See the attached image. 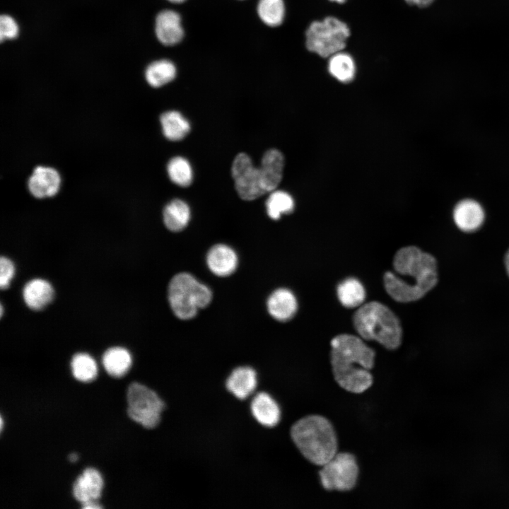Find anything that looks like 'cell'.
<instances>
[{"mask_svg":"<svg viewBox=\"0 0 509 509\" xmlns=\"http://www.w3.org/2000/svg\"><path fill=\"white\" fill-rule=\"evenodd\" d=\"M266 208L268 216L273 220H278L282 214L293 212L294 201L288 193L274 190L266 201Z\"/></svg>","mask_w":509,"mask_h":509,"instance_id":"cell-26","label":"cell"},{"mask_svg":"<svg viewBox=\"0 0 509 509\" xmlns=\"http://www.w3.org/2000/svg\"><path fill=\"white\" fill-rule=\"evenodd\" d=\"M358 70L354 57L346 50L339 52L327 59V71L337 81L349 83L354 80Z\"/></svg>","mask_w":509,"mask_h":509,"instance_id":"cell-18","label":"cell"},{"mask_svg":"<svg viewBox=\"0 0 509 509\" xmlns=\"http://www.w3.org/2000/svg\"><path fill=\"white\" fill-rule=\"evenodd\" d=\"M127 414L146 428H155L160 420L164 403L158 395L146 386L131 383L127 390Z\"/></svg>","mask_w":509,"mask_h":509,"instance_id":"cell-7","label":"cell"},{"mask_svg":"<svg viewBox=\"0 0 509 509\" xmlns=\"http://www.w3.org/2000/svg\"><path fill=\"white\" fill-rule=\"evenodd\" d=\"M77 455L75 453H72L69 455V460L71 462H75L77 460Z\"/></svg>","mask_w":509,"mask_h":509,"instance_id":"cell-35","label":"cell"},{"mask_svg":"<svg viewBox=\"0 0 509 509\" xmlns=\"http://www.w3.org/2000/svg\"><path fill=\"white\" fill-rule=\"evenodd\" d=\"M319 476L327 491H348L356 485L359 468L355 456L349 452H337L322 466Z\"/></svg>","mask_w":509,"mask_h":509,"instance_id":"cell-9","label":"cell"},{"mask_svg":"<svg viewBox=\"0 0 509 509\" xmlns=\"http://www.w3.org/2000/svg\"><path fill=\"white\" fill-rule=\"evenodd\" d=\"M212 296L206 285L187 272L175 275L168 289L171 310L177 317L183 320L192 319L199 310L208 306Z\"/></svg>","mask_w":509,"mask_h":509,"instance_id":"cell-6","label":"cell"},{"mask_svg":"<svg viewBox=\"0 0 509 509\" xmlns=\"http://www.w3.org/2000/svg\"><path fill=\"white\" fill-rule=\"evenodd\" d=\"M160 122L165 137L170 141H180L190 131L188 120L175 110L163 112L160 117Z\"/></svg>","mask_w":509,"mask_h":509,"instance_id":"cell-21","label":"cell"},{"mask_svg":"<svg viewBox=\"0 0 509 509\" xmlns=\"http://www.w3.org/2000/svg\"><path fill=\"white\" fill-rule=\"evenodd\" d=\"M257 385V373L249 366L234 369L226 382L228 390L240 399L247 398L255 390Z\"/></svg>","mask_w":509,"mask_h":509,"instance_id":"cell-17","label":"cell"},{"mask_svg":"<svg viewBox=\"0 0 509 509\" xmlns=\"http://www.w3.org/2000/svg\"><path fill=\"white\" fill-rule=\"evenodd\" d=\"M267 310L276 320L286 322L297 312L298 303L294 294L288 289L280 288L273 291L267 301Z\"/></svg>","mask_w":509,"mask_h":509,"instance_id":"cell-15","label":"cell"},{"mask_svg":"<svg viewBox=\"0 0 509 509\" xmlns=\"http://www.w3.org/2000/svg\"><path fill=\"white\" fill-rule=\"evenodd\" d=\"M231 171L235 189L243 200L252 201L270 192L264 168L255 167L245 153L235 156Z\"/></svg>","mask_w":509,"mask_h":509,"instance_id":"cell-8","label":"cell"},{"mask_svg":"<svg viewBox=\"0 0 509 509\" xmlns=\"http://www.w3.org/2000/svg\"><path fill=\"white\" fill-rule=\"evenodd\" d=\"M60 183V175L54 168L37 166L28 179V187L33 196L42 199L55 195Z\"/></svg>","mask_w":509,"mask_h":509,"instance_id":"cell-11","label":"cell"},{"mask_svg":"<svg viewBox=\"0 0 509 509\" xmlns=\"http://www.w3.org/2000/svg\"><path fill=\"white\" fill-rule=\"evenodd\" d=\"M71 368L74 378L81 382H90L97 375L98 368L95 360L84 353L73 356Z\"/></svg>","mask_w":509,"mask_h":509,"instance_id":"cell-28","label":"cell"},{"mask_svg":"<svg viewBox=\"0 0 509 509\" xmlns=\"http://www.w3.org/2000/svg\"><path fill=\"white\" fill-rule=\"evenodd\" d=\"M163 216L164 224L169 230L180 232L187 227L190 220V209L185 201L175 199L165 206Z\"/></svg>","mask_w":509,"mask_h":509,"instance_id":"cell-20","label":"cell"},{"mask_svg":"<svg viewBox=\"0 0 509 509\" xmlns=\"http://www.w3.org/2000/svg\"><path fill=\"white\" fill-rule=\"evenodd\" d=\"M103 481L98 470L87 468L73 485L74 498L82 504L95 501L101 496Z\"/></svg>","mask_w":509,"mask_h":509,"instance_id":"cell-14","label":"cell"},{"mask_svg":"<svg viewBox=\"0 0 509 509\" xmlns=\"http://www.w3.org/2000/svg\"><path fill=\"white\" fill-rule=\"evenodd\" d=\"M404 2L411 6L420 8H427L432 5L435 0H404Z\"/></svg>","mask_w":509,"mask_h":509,"instance_id":"cell-31","label":"cell"},{"mask_svg":"<svg viewBox=\"0 0 509 509\" xmlns=\"http://www.w3.org/2000/svg\"><path fill=\"white\" fill-rule=\"evenodd\" d=\"M250 409L252 416L261 425L266 427L276 426L281 419V409L278 403L267 392L255 395Z\"/></svg>","mask_w":509,"mask_h":509,"instance_id":"cell-16","label":"cell"},{"mask_svg":"<svg viewBox=\"0 0 509 509\" xmlns=\"http://www.w3.org/2000/svg\"><path fill=\"white\" fill-rule=\"evenodd\" d=\"M337 293L341 305L349 308L360 307L365 298L363 286L355 278L341 281L337 286Z\"/></svg>","mask_w":509,"mask_h":509,"instance_id":"cell-24","label":"cell"},{"mask_svg":"<svg viewBox=\"0 0 509 509\" xmlns=\"http://www.w3.org/2000/svg\"><path fill=\"white\" fill-rule=\"evenodd\" d=\"M177 74L175 65L168 59H159L151 63L145 71L148 83L154 88L163 86L172 81Z\"/></svg>","mask_w":509,"mask_h":509,"instance_id":"cell-23","label":"cell"},{"mask_svg":"<svg viewBox=\"0 0 509 509\" xmlns=\"http://www.w3.org/2000/svg\"><path fill=\"white\" fill-rule=\"evenodd\" d=\"M2 426H3V421H2V418H1V429H2Z\"/></svg>","mask_w":509,"mask_h":509,"instance_id":"cell-37","label":"cell"},{"mask_svg":"<svg viewBox=\"0 0 509 509\" xmlns=\"http://www.w3.org/2000/svg\"><path fill=\"white\" fill-rule=\"evenodd\" d=\"M23 296L28 308L34 310H39L52 301L54 297V289L46 280L35 279L25 284Z\"/></svg>","mask_w":509,"mask_h":509,"instance_id":"cell-19","label":"cell"},{"mask_svg":"<svg viewBox=\"0 0 509 509\" xmlns=\"http://www.w3.org/2000/svg\"><path fill=\"white\" fill-rule=\"evenodd\" d=\"M505 268H506L507 273H508V276H509V250H508V251L507 252V253L505 254Z\"/></svg>","mask_w":509,"mask_h":509,"instance_id":"cell-33","label":"cell"},{"mask_svg":"<svg viewBox=\"0 0 509 509\" xmlns=\"http://www.w3.org/2000/svg\"><path fill=\"white\" fill-rule=\"evenodd\" d=\"M291 438L310 462L322 466L338 452V440L331 422L320 415H309L291 428Z\"/></svg>","mask_w":509,"mask_h":509,"instance_id":"cell-3","label":"cell"},{"mask_svg":"<svg viewBox=\"0 0 509 509\" xmlns=\"http://www.w3.org/2000/svg\"><path fill=\"white\" fill-rule=\"evenodd\" d=\"M330 361L333 375L344 390L360 394L373 385L370 370L375 363V352L361 337L341 334L330 342Z\"/></svg>","mask_w":509,"mask_h":509,"instance_id":"cell-2","label":"cell"},{"mask_svg":"<svg viewBox=\"0 0 509 509\" xmlns=\"http://www.w3.org/2000/svg\"><path fill=\"white\" fill-rule=\"evenodd\" d=\"M155 33L159 42L164 45L179 43L184 36L180 14L172 10L160 11L156 18Z\"/></svg>","mask_w":509,"mask_h":509,"instance_id":"cell-10","label":"cell"},{"mask_svg":"<svg viewBox=\"0 0 509 509\" xmlns=\"http://www.w3.org/2000/svg\"><path fill=\"white\" fill-rule=\"evenodd\" d=\"M353 323L359 337L376 341L387 349H396L402 343V329L398 317L380 302L361 305L353 316Z\"/></svg>","mask_w":509,"mask_h":509,"instance_id":"cell-4","label":"cell"},{"mask_svg":"<svg viewBox=\"0 0 509 509\" xmlns=\"http://www.w3.org/2000/svg\"><path fill=\"white\" fill-rule=\"evenodd\" d=\"M103 364L110 375L119 378L129 370L131 364V356L124 348L112 347L104 353Z\"/></svg>","mask_w":509,"mask_h":509,"instance_id":"cell-22","label":"cell"},{"mask_svg":"<svg viewBox=\"0 0 509 509\" xmlns=\"http://www.w3.org/2000/svg\"><path fill=\"white\" fill-rule=\"evenodd\" d=\"M351 35L349 24L332 15L311 21L305 33L306 49L327 59L332 55L345 50Z\"/></svg>","mask_w":509,"mask_h":509,"instance_id":"cell-5","label":"cell"},{"mask_svg":"<svg viewBox=\"0 0 509 509\" xmlns=\"http://www.w3.org/2000/svg\"><path fill=\"white\" fill-rule=\"evenodd\" d=\"M167 171L170 180L182 187L189 186L193 180V172L189 161L181 156L172 158L167 165Z\"/></svg>","mask_w":509,"mask_h":509,"instance_id":"cell-27","label":"cell"},{"mask_svg":"<svg viewBox=\"0 0 509 509\" xmlns=\"http://www.w3.org/2000/svg\"><path fill=\"white\" fill-rule=\"evenodd\" d=\"M257 11L261 21L270 27L281 25L286 16L283 0H259Z\"/></svg>","mask_w":509,"mask_h":509,"instance_id":"cell-25","label":"cell"},{"mask_svg":"<svg viewBox=\"0 0 509 509\" xmlns=\"http://www.w3.org/2000/svg\"><path fill=\"white\" fill-rule=\"evenodd\" d=\"M394 271L408 279L402 281L392 271L384 275L387 293L394 300L409 303L423 298L437 283V264L431 255L415 246L400 248L393 258Z\"/></svg>","mask_w":509,"mask_h":509,"instance_id":"cell-1","label":"cell"},{"mask_svg":"<svg viewBox=\"0 0 509 509\" xmlns=\"http://www.w3.org/2000/svg\"><path fill=\"white\" fill-rule=\"evenodd\" d=\"M484 216L481 205L471 199L459 201L453 210L455 223L464 232H473L480 228L484 221Z\"/></svg>","mask_w":509,"mask_h":509,"instance_id":"cell-13","label":"cell"},{"mask_svg":"<svg viewBox=\"0 0 509 509\" xmlns=\"http://www.w3.org/2000/svg\"><path fill=\"white\" fill-rule=\"evenodd\" d=\"M328 1L332 3L341 5V4H344L345 3H346L349 0H328Z\"/></svg>","mask_w":509,"mask_h":509,"instance_id":"cell-34","label":"cell"},{"mask_svg":"<svg viewBox=\"0 0 509 509\" xmlns=\"http://www.w3.org/2000/svg\"><path fill=\"white\" fill-rule=\"evenodd\" d=\"M19 32L18 23L11 16L4 14L0 17V40L3 42L6 40L15 39Z\"/></svg>","mask_w":509,"mask_h":509,"instance_id":"cell-29","label":"cell"},{"mask_svg":"<svg viewBox=\"0 0 509 509\" xmlns=\"http://www.w3.org/2000/svg\"><path fill=\"white\" fill-rule=\"evenodd\" d=\"M168 1H169L172 3L180 4V3L185 1V0H168Z\"/></svg>","mask_w":509,"mask_h":509,"instance_id":"cell-36","label":"cell"},{"mask_svg":"<svg viewBox=\"0 0 509 509\" xmlns=\"http://www.w3.org/2000/svg\"><path fill=\"white\" fill-rule=\"evenodd\" d=\"M0 286L1 289L8 287L14 275L15 268L13 262L5 257L0 259Z\"/></svg>","mask_w":509,"mask_h":509,"instance_id":"cell-30","label":"cell"},{"mask_svg":"<svg viewBox=\"0 0 509 509\" xmlns=\"http://www.w3.org/2000/svg\"><path fill=\"white\" fill-rule=\"evenodd\" d=\"M206 264L210 271L221 277L232 274L237 269L238 259L235 250L225 244L212 246L206 255Z\"/></svg>","mask_w":509,"mask_h":509,"instance_id":"cell-12","label":"cell"},{"mask_svg":"<svg viewBox=\"0 0 509 509\" xmlns=\"http://www.w3.org/2000/svg\"><path fill=\"white\" fill-rule=\"evenodd\" d=\"M103 508L101 505L95 503V501L88 502L83 504V508L84 509H98Z\"/></svg>","mask_w":509,"mask_h":509,"instance_id":"cell-32","label":"cell"}]
</instances>
